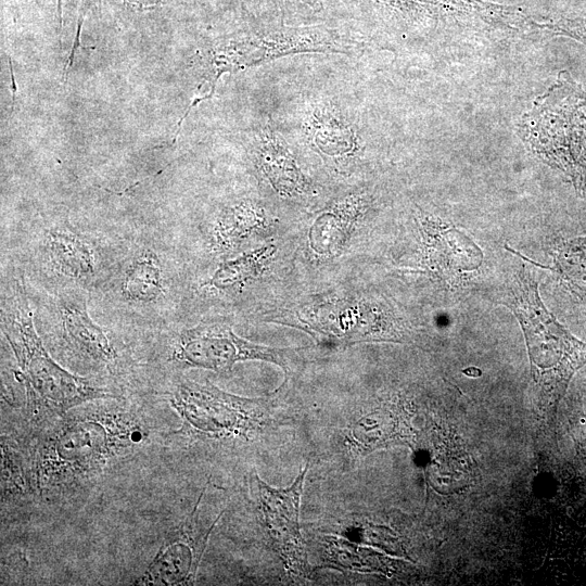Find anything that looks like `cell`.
Listing matches in <instances>:
<instances>
[{"mask_svg": "<svg viewBox=\"0 0 586 586\" xmlns=\"http://www.w3.org/2000/svg\"><path fill=\"white\" fill-rule=\"evenodd\" d=\"M146 435L140 420L117 408L68 411L38 443L34 459L36 486L40 494L48 495L84 483Z\"/></svg>", "mask_w": 586, "mask_h": 586, "instance_id": "1", "label": "cell"}, {"mask_svg": "<svg viewBox=\"0 0 586 586\" xmlns=\"http://www.w3.org/2000/svg\"><path fill=\"white\" fill-rule=\"evenodd\" d=\"M502 303L522 327L539 406L553 417L573 375L586 365V343L545 307L538 284L524 265L506 282Z\"/></svg>", "mask_w": 586, "mask_h": 586, "instance_id": "2", "label": "cell"}, {"mask_svg": "<svg viewBox=\"0 0 586 586\" xmlns=\"http://www.w3.org/2000/svg\"><path fill=\"white\" fill-rule=\"evenodd\" d=\"M1 330L15 355V377L25 387L29 412L61 418L89 402L115 397L107 388L68 372L54 361L36 332L33 313L21 286L2 307Z\"/></svg>", "mask_w": 586, "mask_h": 586, "instance_id": "3", "label": "cell"}, {"mask_svg": "<svg viewBox=\"0 0 586 586\" xmlns=\"http://www.w3.org/2000/svg\"><path fill=\"white\" fill-rule=\"evenodd\" d=\"M586 91L568 71L533 104L519 124L526 149L586 193Z\"/></svg>", "mask_w": 586, "mask_h": 586, "instance_id": "4", "label": "cell"}, {"mask_svg": "<svg viewBox=\"0 0 586 586\" xmlns=\"http://www.w3.org/2000/svg\"><path fill=\"white\" fill-rule=\"evenodd\" d=\"M360 43L343 30L323 25L269 26L221 38L205 51L203 64L211 94L226 72L232 73L303 53H351Z\"/></svg>", "mask_w": 586, "mask_h": 586, "instance_id": "5", "label": "cell"}, {"mask_svg": "<svg viewBox=\"0 0 586 586\" xmlns=\"http://www.w3.org/2000/svg\"><path fill=\"white\" fill-rule=\"evenodd\" d=\"M296 107V137L326 162L346 165L364 151L360 123L344 101L327 93H305Z\"/></svg>", "mask_w": 586, "mask_h": 586, "instance_id": "6", "label": "cell"}, {"mask_svg": "<svg viewBox=\"0 0 586 586\" xmlns=\"http://www.w3.org/2000/svg\"><path fill=\"white\" fill-rule=\"evenodd\" d=\"M169 404L192 432L211 437L246 434L256 423L254 402L227 394L211 383H178Z\"/></svg>", "mask_w": 586, "mask_h": 586, "instance_id": "7", "label": "cell"}, {"mask_svg": "<svg viewBox=\"0 0 586 586\" xmlns=\"http://www.w3.org/2000/svg\"><path fill=\"white\" fill-rule=\"evenodd\" d=\"M173 357L187 366L228 371L242 360L263 359L284 366V351L259 346L237 336L222 323L203 322L182 331Z\"/></svg>", "mask_w": 586, "mask_h": 586, "instance_id": "8", "label": "cell"}, {"mask_svg": "<svg viewBox=\"0 0 586 586\" xmlns=\"http://www.w3.org/2000/svg\"><path fill=\"white\" fill-rule=\"evenodd\" d=\"M199 498L192 512L164 540L137 585L176 586L194 582L211 532L217 519L206 526L200 520Z\"/></svg>", "mask_w": 586, "mask_h": 586, "instance_id": "9", "label": "cell"}, {"mask_svg": "<svg viewBox=\"0 0 586 586\" xmlns=\"http://www.w3.org/2000/svg\"><path fill=\"white\" fill-rule=\"evenodd\" d=\"M305 468L288 488H272L254 476L259 511L277 551L291 570L305 571L306 557L300 530V502Z\"/></svg>", "mask_w": 586, "mask_h": 586, "instance_id": "10", "label": "cell"}, {"mask_svg": "<svg viewBox=\"0 0 586 586\" xmlns=\"http://www.w3.org/2000/svg\"><path fill=\"white\" fill-rule=\"evenodd\" d=\"M256 167L273 190L288 199H303L315 188L297 165L292 146L282 132L269 124L246 131Z\"/></svg>", "mask_w": 586, "mask_h": 586, "instance_id": "11", "label": "cell"}, {"mask_svg": "<svg viewBox=\"0 0 586 586\" xmlns=\"http://www.w3.org/2000/svg\"><path fill=\"white\" fill-rule=\"evenodd\" d=\"M429 266L451 281L479 268L483 260L481 249L462 231L438 218L420 215Z\"/></svg>", "mask_w": 586, "mask_h": 586, "instance_id": "12", "label": "cell"}, {"mask_svg": "<svg viewBox=\"0 0 586 586\" xmlns=\"http://www.w3.org/2000/svg\"><path fill=\"white\" fill-rule=\"evenodd\" d=\"M59 313L64 340L76 354L101 364H110L116 358L105 331L91 319L82 298H61Z\"/></svg>", "mask_w": 586, "mask_h": 586, "instance_id": "13", "label": "cell"}, {"mask_svg": "<svg viewBox=\"0 0 586 586\" xmlns=\"http://www.w3.org/2000/svg\"><path fill=\"white\" fill-rule=\"evenodd\" d=\"M46 250L53 267L67 277L84 280L94 273L93 250L72 230H50L46 238Z\"/></svg>", "mask_w": 586, "mask_h": 586, "instance_id": "14", "label": "cell"}, {"mask_svg": "<svg viewBox=\"0 0 586 586\" xmlns=\"http://www.w3.org/2000/svg\"><path fill=\"white\" fill-rule=\"evenodd\" d=\"M265 221L266 212L262 205L242 201L222 212L216 227V242L220 249H231Z\"/></svg>", "mask_w": 586, "mask_h": 586, "instance_id": "15", "label": "cell"}, {"mask_svg": "<svg viewBox=\"0 0 586 586\" xmlns=\"http://www.w3.org/2000/svg\"><path fill=\"white\" fill-rule=\"evenodd\" d=\"M122 291L133 302H153L163 293L161 266L153 253L138 256L127 269Z\"/></svg>", "mask_w": 586, "mask_h": 586, "instance_id": "16", "label": "cell"}, {"mask_svg": "<svg viewBox=\"0 0 586 586\" xmlns=\"http://www.w3.org/2000/svg\"><path fill=\"white\" fill-rule=\"evenodd\" d=\"M553 267H547L576 295L586 296V235L557 242Z\"/></svg>", "mask_w": 586, "mask_h": 586, "instance_id": "17", "label": "cell"}, {"mask_svg": "<svg viewBox=\"0 0 586 586\" xmlns=\"http://www.w3.org/2000/svg\"><path fill=\"white\" fill-rule=\"evenodd\" d=\"M272 251L266 246L221 264L208 284L220 290L244 284L259 275Z\"/></svg>", "mask_w": 586, "mask_h": 586, "instance_id": "18", "label": "cell"}, {"mask_svg": "<svg viewBox=\"0 0 586 586\" xmlns=\"http://www.w3.org/2000/svg\"><path fill=\"white\" fill-rule=\"evenodd\" d=\"M395 420L388 412L377 411L357 421L352 428L354 444L364 451L372 450L391 440Z\"/></svg>", "mask_w": 586, "mask_h": 586, "instance_id": "19", "label": "cell"}, {"mask_svg": "<svg viewBox=\"0 0 586 586\" xmlns=\"http://www.w3.org/2000/svg\"><path fill=\"white\" fill-rule=\"evenodd\" d=\"M536 24L539 30H545L553 36L569 37L586 46L585 17L563 16Z\"/></svg>", "mask_w": 586, "mask_h": 586, "instance_id": "20", "label": "cell"}, {"mask_svg": "<svg viewBox=\"0 0 586 586\" xmlns=\"http://www.w3.org/2000/svg\"><path fill=\"white\" fill-rule=\"evenodd\" d=\"M123 1L135 7L149 8V7L160 4L166 0H123Z\"/></svg>", "mask_w": 586, "mask_h": 586, "instance_id": "21", "label": "cell"}, {"mask_svg": "<svg viewBox=\"0 0 586 586\" xmlns=\"http://www.w3.org/2000/svg\"><path fill=\"white\" fill-rule=\"evenodd\" d=\"M58 13L60 25H62V0H58Z\"/></svg>", "mask_w": 586, "mask_h": 586, "instance_id": "22", "label": "cell"}]
</instances>
